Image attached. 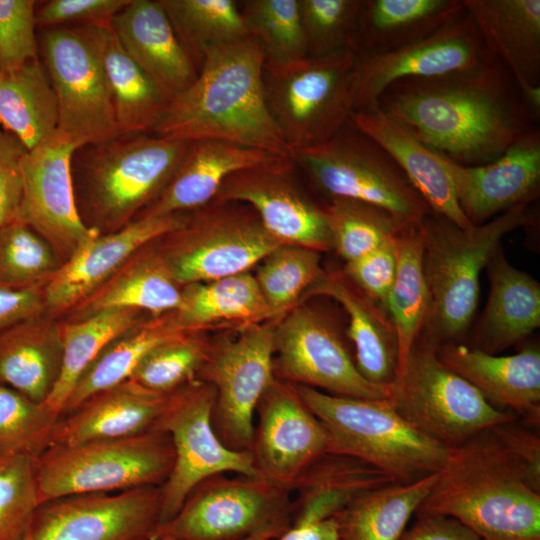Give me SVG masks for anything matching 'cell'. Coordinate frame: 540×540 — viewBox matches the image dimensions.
Segmentation results:
<instances>
[{"label": "cell", "mask_w": 540, "mask_h": 540, "mask_svg": "<svg viewBox=\"0 0 540 540\" xmlns=\"http://www.w3.org/2000/svg\"><path fill=\"white\" fill-rule=\"evenodd\" d=\"M376 106L427 147L466 166L496 160L539 121L498 60L396 81Z\"/></svg>", "instance_id": "6da1fadb"}, {"label": "cell", "mask_w": 540, "mask_h": 540, "mask_svg": "<svg viewBox=\"0 0 540 540\" xmlns=\"http://www.w3.org/2000/svg\"><path fill=\"white\" fill-rule=\"evenodd\" d=\"M264 64L263 50L252 36L208 49L196 79L170 101L152 134L222 141L293 160L268 107Z\"/></svg>", "instance_id": "7a4b0ae2"}, {"label": "cell", "mask_w": 540, "mask_h": 540, "mask_svg": "<svg viewBox=\"0 0 540 540\" xmlns=\"http://www.w3.org/2000/svg\"><path fill=\"white\" fill-rule=\"evenodd\" d=\"M415 515L452 517L481 540H540V494L492 428L449 448Z\"/></svg>", "instance_id": "3957f363"}, {"label": "cell", "mask_w": 540, "mask_h": 540, "mask_svg": "<svg viewBox=\"0 0 540 540\" xmlns=\"http://www.w3.org/2000/svg\"><path fill=\"white\" fill-rule=\"evenodd\" d=\"M190 143L125 133L77 147L71 169L85 224L110 233L137 218L164 190Z\"/></svg>", "instance_id": "277c9868"}, {"label": "cell", "mask_w": 540, "mask_h": 540, "mask_svg": "<svg viewBox=\"0 0 540 540\" xmlns=\"http://www.w3.org/2000/svg\"><path fill=\"white\" fill-rule=\"evenodd\" d=\"M528 206H515L470 231L433 213L421 222L423 271L431 295L422 334L435 344L455 342L466 333L478 305L480 273L506 234L534 224Z\"/></svg>", "instance_id": "5b68a950"}, {"label": "cell", "mask_w": 540, "mask_h": 540, "mask_svg": "<svg viewBox=\"0 0 540 540\" xmlns=\"http://www.w3.org/2000/svg\"><path fill=\"white\" fill-rule=\"evenodd\" d=\"M294 387L326 429L328 451L361 459L397 483L422 479L443 466L449 448L409 425L389 399L342 397Z\"/></svg>", "instance_id": "8992f818"}, {"label": "cell", "mask_w": 540, "mask_h": 540, "mask_svg": "<svg viewBox=\"0 0 540 540\" xmlns=\"http://www.w3.org/2000/svg\"><path fill=\"white\" fill-rule=\"evenodd\" d=\"M174 463L170 435H138L51 445L35 459L40 504L67 495L161 486Z\"/></svg>", "instance_id": "52a82bcc"}, {"label": "cell", "mask_w": 540, "mask_h": 540, "mask_svg": "<svg viewBox=\"0 0 540 540\" xmlns=\"http://www.w3.org/2000/svg\"><path fill=\"white\" fill-rule=\"evenodd\" d=\"M110 26L37 29L39 58L58 108V130L78 147L120 135L105 66Z\"/></svg>", "instance_id": "ba28073f"}, {"label": "cell", "mask_w": 540, "mask_h": 540, "mask_svg": "<svg viewBox=\"0 0 540 540\" xmlns=\"http://www.w3.org/2000/svg\"><path fill=\"white\" fill-rule=\"evenodd\" d=\"M358 65L351 49L264 64L268 107L293 152L327 141L349 124Z\"/></svg>", "instance_id": "9c48e42d"}, {"label": "cell", "mask_w": 540, "mask_h": 540, "mask_svg": "<svg viewBox=\"0 0 540 540\" xmlns=\"http://www.w3.org/2000/svg\"><path fill=\"white\" fill-rule=\"evenodd\" d=\"M291 494L259 475H215L198 484L150 540H277L292 526Z\"/></svg>", "instance_id": "30bf717a"}, {"label": "cell", "mask_w": 540, "mask_h": 540, "mask_svg": "<svg viewBox=\"0 0 540 540\" xmlns=\"http://www.w3.org/2000/svg\"><path fill=\"white\" fill-rule=\"evenodd\" d=\"M436 347L421 334L393 383L389 401L409 425L453 448L484 430L518 419L492 406L472 384L445 366Z\"/></svg>", "instance_id": "8fae6325"}, {"label": "cell", "mask_w": 540, "mask_h": 540, "mask_svg": "<svg viewBox=\"0 0 540 540\" xmlns=\"http://www.w3.org/2000/svg\"><path fill=\"white\" fill-rule=\"evenodd\" d=\"M322 143L294 151L315 186L331 198L379 207L408 225H419L432 213L391 156L349 123Z\"/></svg>", "instance_id": "7c38bea8"}, {"label": "cell", "mask_w": 540, "mask_h": 540, "mask_svg": "<svg viewBox=\"0 0 540 540\" xmlns=\"http://www.w3.org/2000/svg\"><path fill=\"white\" fill-rule=\"evenodd\" d=\"M195 211L182 227L158 239V248L181 286L248 272L282 245L251 208L212 201Z\"/></svg>", "instance_id": "4fadbf2b"}, {"label": "cell", "mask_w": 540, "mask_h": 540, "mask_svg": "<svg viewBox=\"0 0 540 540\" xmlns=\"http://www.w3.org/2000/svg\"><path fill=\"white\" fill-rule=\"evenodd\" d=\"M215 389L195 381L178 390L155 430L167 432L174 448L171 472L161 485L160 524L170 520L189 493L204 480L227 472L258 475L250 451L226 447L212 426Z\"/></svg>", "instance_id": "5bb4252c"}, {"label": "cell", "mask_w": 540, "mask_h": 540, "mask_svg": "<svg viewBox=\"0 0 540 540\" xmlns=\"http://www.w3.org/2000/svg\"><path fill=\"white\" fill-rule=\"evenodd\" d=\"M273 371L276 379L335 396L379 400L389 399L393 392V384L366 380L337 327L306 305L278 318Z\"/></svg>", "instance_id": "9a60e30c"}, {"label": "cell", "mask_w": 540, "mask_h": 540, "mask_svg": "<svg viewBox=\"0 0 540 540\" xmlns=\"http://www.w3.org/2000/svg\"><path fill=\"white\" fill-rule=\"evenodd\" d=\"M278 317L244 328L235 339L212 344L197 377V381L215 389L212 426L229 449H250L256 407L275 379L274 332Z\"/></svg>", "instance_id": "2e32d148"}, {"label": "cell", "mask_w": 540, "mask_h": 540, "mask_svg": "<svg viewBox=\"0 0 540 540\" xmlns=\"http://www.w3.org/2000/svg\"><path fill=\"white\" fill-rule=\"evenodd\" d=\"M161 500V486L55 498L38 506L20 540H150Z\"/></svg>", "instance_id": "e0dca14e"}, {"label": "cell", "mask_w": 540, "mask_h": 540, "mask_svg": "<svg viewBox=\"0 0 540 540\" xmlns=\"http://www.w3.org/2000/svg\"><path fill=\"white\" fill-rule=\"evenodd\" d=\"M77 147L57 129L29 150L22 163L17 219L43 237L63 262L101 234L85 224L76 204L71 161Z\"/></svg>", "instance_id": "ac0fdd59"}, {"label": "cell", "mask_w": 540, "mask_h": 540, "mask_svg": "<svg viewBox=\"0 0 540 540\" xmlns=\"http://www.w3.org/2000/svg\"><path fill=\"white\" fill-rule=\"evenodd\" d=\"M249 451L259 476L292 491L307 466L328 451V434L294 385L275 378L256 407Z\"/></svg>", "instance_id": "d6986e66"}, {"label": "cell", "mask_w": 540, "mask_h": 540, "mask_svg": "<svg viewBox=\"0 0 540 540\" xmlns=\"http://www.w3.org/2000/svg\"><path fill=\"white\" fill-rule=\"evenodd\" d=\"M358 57L354 110L376 106L384 90L396 81L434 77L497 61L467 11L421 40L382 54Z\"/></svg>", "instance_id": "ffe728a7"}, {"label": "cell", "mask_w": 540, "mask_h": 540, "mask_svg": "<svg viewBox=\"0 0 540 540\" xmlns=\"http://www.w3.org/2000/svg\"><path fill=\"white\" fill-rule=\"evenodd\" d=\"M294 161L245 169L230 175L215 199L248 205L264 229L281 244L331 249L327 215L291 181Z\"/></svg>", "instance_id": "44dd1931"}, {"label": "cell", "mask_w": 540, "mask_h": 540, "mask_svg": "<svg viewBox=\"0 0 540 540\" xmlns=\"http://www.w3.org/2000/svg\"><path fill=\"white\" fill-rule=\"evenodd\" d=\"M186 217L183 213L138 217L82 245L45 285L46 314L56 318L70 312L139 249L182 227Z\"/></svg>", "instance_id": "7402d4cb"}, {"label": "cell", "mask_w": 540, "mask_h": 540, "mask_svg": "<svg viewBox=\"0 0 540 540\" xmlns=\"http://www.w3.org/2000/svg\"><path fill=\"white\" fill-rule=\"evenodd\" d=\"M441 157L450 174L459 206L474 226H480L515 206L529 205L538 197V128L487 164L466 166L443 155Z\"/></svg>", "instance_id": "603a6c76"}, {"label": "cell", "mask_w": 540, "mask_h": 540, "mask_svg": "<svg viewBox=\"0 0 540 540\" xmlns=\"http://www.w3.org/2000/svg\"><path fill=\"white\" fill-rule=\"evenodd\" d=\"M440 361L472 384L495 408L527 426H540V350L535 345L507 356L456 342L437 345Z\"/></svg>", "instance_id": "cb8c5ba5"}, {"label": "cell", "mask_w": 540, "mask_h": 540, "mask_svg": "<svg viewBox=\"0 0 540 540\" xmlns=\"http://www.w3.org/2000/svg\"><path fill=\"white\" fill-rule=\"evenodd\" d=\"M490 53L540 118V0H464Z\"/></svg>", "instance_id": "d4e9b609"}, {"label": "cell", "mask_w": 540, "mask_h": 540, "mask_svg": "<svg viewBox=\"0 0 540 540\" xmlns=\"http://www.w3.org/2000/svg\"><path fill=\"white\" fill-rule=\"evenodd\" d=\"M291 160L267 151L222 141H192L164 190L138 217L197 210L215 199L230 175L245 169Z\"/></svg>", "instance_id": "484cf974"}, {"label": "cell", "mask_w": 540, "mask_h": 540, "mask_svg": "<svg viewBox=\"0 0 540 540\" xmlns=\"http://www.w3.org/2000/svg\"><path fill=\"white\" fill-rule=\"evenodd\" d=\"M174 392H153L126 380L94 394L72 412L60 416L52 427L48 446L128 437L153 430Z\"/></svg>", "instance_id": "4316f807"}, {"label": "cell", "mask_w": 540, "mask_h": 540, "mask_svg": "<svg viewBox=\"0 0 540 540\" xmlns=\"http://www.w3.org/2000/svg\"><path fill=\"white\" fill-rule=\"evenodd\" d=\"M349 123L391 156L433 214L466 231L475 227L459 206L450 174L439 153L419 141L378 106L353 110Z\"/></svg>", "instance_id": "83f0119b"}, {"label": "cell", "mask_w": 540, "mask_h": 540, "mask_svg": "<svg viewBox=\"0 0 540 540\" xmlns=\"http://www.w3.org/2000/svg\"><path fill=\"white\" fill-rule=\"evenodd\" d=\"M110 28L124 51L171 100L196 79L198 71L158 0H130Z\"/></svg>", "instance_id": "f1b7e54d"}, {"label": "cell", "mask_w": 540, "mask_h": 540, "mask_svg": "<svg viewBox=\"0 0 540 540\" xmlns=\"http://www.w3.org/2000/svg\"><path fill=\"white\" fill-rule=\"evenodd\" d=\"M485 268L490 292L476 328L473 348L496 355L539 327L540 284L508 262L501 244Z\"/></svg>", "instance_id": "f546056e"}, {"label": "cell", "mask_w": 540, "mask_h": 540, "mask_svg": "<svg viewBox=\"0 0 540 540\" xmlns=\"http://www.w3.org/2000/svg\"><path fill=\"white\" fill-rule=\"evenodd\" d=\"M305 294L329 297L343 307L349 319L347 336L353 345L358 371L372 383L393 384L398 345L387 313L340 272H324Z\"/></svg>", "instance_id": "4dcf8cb0"}, {"label": "cell", "mask_w": 540, "mask_h": 540, "mask_svg": "<svg viewBox=\"0 0 540 540\" xmlns=\"http://www.w3.org/2000/svg\"><path fill=\"white\" fill-rule=\"evenodd\" d=\"M395 481L356 457L326 451L301 473L291 501L292 526H306L334 518L358 496Z\"/></svg>", "instance_id": "1f68e13d"}, {"label": "cell", "mask_w": 540, "mask_h": 540, "mask_svg": "<svg viewBox=\"0 0 540 540\" xmlns=\"http://www.w3.org/2000/svg\"><path fill=\"white\" fill-rule=\"evenodd\" d=\"M154 242V241H153ZM153 242L133 254L101 287L74 307L69 320L112 309L160 316L180 309L182 286Z\"/></svg>", "instance_id": "d6a6232c"}, {"label": "cell", "mask_w": 540, "mask_h": 540, "mask_svg": "<svg viewBox=\"0 0 540 540\" xmlns=\"http://www.w3.org/2000/svg\"><path fill=\"white\" fill-rule=\"evenodd\" d=\"M63 364L61 322L48 314L21 321L0 332V384L44 403Z\"/></svg>", "instance_id": "836d02e7"}, {"label": "cell", "mask_w": 540, "mask_h": 540, "mask_svg": "<svg viewBox=\"0 0 540 540\" xmlns=\"http://www.w3.org/2000/svg\"><path fill=\"white\" fill-rule=\"evenodd\" d=\"M466 12L464 0H363L353 51L389 52L421 40Z\"/></svg>", "instance_id": "e575fe53"}, {"label": "cell", "mask_w": 540, "mask_h": 540, "mask_svg": "<svg viewBox=\"0 0 540 540\" xmlns=\"http://www.w3.org/2000/svg\"><path fill=\"white\" fill-rule=\"evenodd\" d=\"M186 333L189 332L180 327L175 312L139 321L110 341L83 371L60 416L72 412L94 394L128 380L155 347Z\"/></svg>", "instance_id": "d590c367"}, {"label": "cell", "mask_w": 540, "mask_h": 540, "mask_svg": "<svg viewBox=\"0 0 540 540\" xmlns=\"http://www.w3.org/2000/svg\"><path fill=\"white\" fill-rule=\"evenodd\" d=\"M436 476L391 483L358 496L334 517L339 540H398Z\"/></svg>", "instance_id": "8d00e7d4"}, {"label": "cell", "mask_w": 540, "mask_h": 540, "mask_svg": "<svg viewBox=\"0 0 540 540\" xmlns=\"http://www.w3.org/2000/svg\"><path fill=\"white\" fill-rule=\"evenodd\" d=\"M385 310L397 338V378L431 313V295L423 271L420 225L407 227L398 238L397 272Z\"/></svg>", "instance_id": "74e56055"}, {"label": "cell", "mask_w": 540, "mask_h": 540, "mask_svg": "<svg viewBox=\"0 0 540 540\" xmlns=\"http://www.w3.org/2000/svg\"><path fill=\"white\" fill-rule=\"evenodd\" d=\"M0 126L31 150L58 129V108L39 59L0 73Z\"/></svg>", "instance_id": "f35d334b"}, {"label": "cell", "mask_w": 540, "mask_h": 540, "mask_svg": "<svg viewBox=\"0 0 540 540\" xmlns=\"http://www.w3.org/2000/svg\"><path fill=\"white\" fill-rule=\"evenodd\" d=\"M175 317L185 331L199 332L220 323L276 318L253 274L244 272L182 286V304Z\"/></svg>", "instance_id": "ab89813d"}, {"label": "cell", "mask_w": 540, "mask_h": 540, "mask_svg": "<svg viewBox=\"0 0 540 540\" xmlns=\"http://www.w3.org/2000/svg\"><path fill=\"white\" fill-rule=\"evenodd\" d=\"M105 66L119 132L152 133L171 98L124 51L112 30Z\"/></svg>", "instance_id": "60d3db41"}, {"label": "cell", "mask_w": 540, "mask_h": 540, "mask_svg": "<svg viewBox=\"0 0 540 540\" xmlns=\"http://www.w3.org/2000/svg\"><path fill=\"white\" fill-rule=\"evenodd\" d=\"M145 316L146 313L134 309H112L61 323L62 370L53 392L44 402L56 418L60 417L80 375L100 351Z\"/></svg>", "instance_id": "b9f144b4"}, {"label": "cell", "mask_w": 540, "mask_h": 540, "mask_svg": "<svg viewBox=\"0 0 540 540\" xmlns=\"http://www.w3.org/2000/svg\"><path fill=\"white\" fill-rule=\"evenodd\" d=\"M158 1L197 71L208 49L250 36L232 0Z\"/></svg>", "instance_id": "7bdbcfd3"}, {"label": "cell", "mask_w": 540, "mask_h": 540, "mask_svg": "<svg viewBox=\"0 0 540 540\" xmlns=\"http://www.w3.org/2000/svg\"><path fill=\"white\" fill-rule=\"evenodd\" d=\"M331 248L350 262L392 241L409 226L387 211L351 199L331 198L324 207ZM420 225V224H419Z\"/></svg>", "instance_id": "ee69618b"}, {"label": "cell", "mask_w": 540, "mask_h": 540, "mask_svg": "<svg viewBox=\"0 0 540 540\" xmlns=\"http://www.w3.org/2000/svg\"><path fill=\"white\" fill-rule=\"evenodd\" d=\"M240 11L250 36L263 50L265 64H286L309 56L298 0H249Z\"/></svg>", "instance_id": "f6af8a7d"}, {"label": "cell", "mask_w": 540, "mask_h": 540, "mask_svg": "<svg viewBox=\"0 0 540 540\" xmlns=\"http://www.w3.org/2000/svg\"><path fill=\"white\" fill-rule=\"evenodd\" d=\"M324 274L321 252L282 244L258 265L254 276L275 316H280Z\"/></svg>", "instance_id": "bcb514c9"}, {"label": "cell", "mask_w": 540, "mask_h": 540, "mask_svg": "<svg viewBox=\"0 0 540 540\" xmlns=\"http://www.w3.org/2000/svg\"><path fill=\"white\" fill-rule=\"evenodd\" d=\"M63 264L54 248L19 219L0 228V286L47 284Z\"/></svg>", "instance_id": "7dc6e473"}, {"label": "cell", "mask_w": 540, "mask_h": 540, "mask_svg": "<svg viewBox=\"0 0 540 540\" xmlns=\"http://www.w3.org/2000/svg\"><path fill=\"white\" fill-rule=\"evenodd\" d=\"M198 333L189 332L155 347L128 380L158 393H171L197 381L212 348Z\"/></svg>", "instance_id": "c3c4849f"}, {"label": "cell", "mask_w": 540, "mask_h": 540, "mask_svg": "<svg viewBox=\"0 0 540 540\" xmlns=\"http://www.w3.org/2000/svg\"><path fill=\"white\" fill-rule=\"evenodd\" d=\"M56 418L45 406L0 384V456L37 457L47 446Z\"/></svg>", "instance_id": "681fc988"}, {"label": "cell", "mask_w": 540, "mask_h": 540, "mask_svg": "<svg viewBox=\"0 0 540 540\" xmlns=\"http://www.w3.org/2000/svg\"><path fill=\"white\" fill-rule=\"evenodd\" d=\"M309 56L353 50L363 0H298Z\"/></svg>", "instance_id": "f907efd6"}, {"label": "cell", "mask_w": 540, "mask_h": 540, "mask_svg": "<svg viewBox=\"0 0 540 540\" xmlns=\"http://www.w3.org/2000/svg\"><path fill=\"white\" fill-rule=\"evenodd\" d=\"M35 457L0 456V540H20L40 505Z\"/></svg>", "instance_id": "816d5d0a"}, {"label": "cell", "mask_w": 540, "mask_h": 540, "mask_svg": "<svg viewBox=\"0 0 540 540\" xmlns=\"http://www.w3.org/2000/svg\"><path fill=\"white\" fill-rule=\"evenodd\" d=\"M37 3L35 0H0V73L39 59Z\"/></svg>", "instance_id": "f5cc1de1"}, {"label": "cell", "mask_w": 540, "mask_h": 540, "mask_svg": "<svg viewBox=\"0 0 540 540\" xmlns=\"http://www.w3.org/2000/svg\"><path fill=\"white\" fill-rule=\"evenodd\" d=\"M398 238L363 257L346 262L342 272L359 291L385 312L397 272Z\"/></svg>", "instance_id": "db71d44e"}, {"label": "cell", "mask_w": 540, "mask_h": 540, "mask_svg": "<svg viewBox=\"0 0 540 540\" xmlns=\"http://www.w3.org/2000/svg\"><path fill=\"white\" fill-rule=\"evenodd\" d=\"M130 0H50L37 3V29L60 26H110Z\"/></svg>", "instance_id": "11a10c76"}, {"label": "cell", "mask_w": 540, "mask_h": 540, "mask_svg": "<svg viewBox=\"0 0 540 540\" xmlns=\"http://www.w3.org/2000/svg\"><path fill=\"white\" fill-rule=\"evenodd\" d=\"M27 148L0 126V228L17 219L22 198V163Z\"/></svg>", "instance_id": "9f6ffc18"}, {"label": "cell", "mask_w": 540, "mask_h": 540, "mask_svg": "<svg viewBox=\"0 0 540 540\" xmlns=\"http://www.w3.org/2000/svg\"><path fill=\"white\" fill-rule=\"evenodd\" d=\"M520 469L526 484L540 494V437L519 419L492 428Z\"/></svg>", "instance_id": "6f0895ef"}, {"label": "cell", "mask_w": 540, "mask_h": 540, "mask_svg": "<svg viewBox=\"0 0 540 540\" xmlns=\"http://www.w3.org/2000/svg\"><path fill=\"white\" fill-rule=\"evenodd\" d=\"M45 285L22 289L0 286V332L46 313Z\"/></svg>", "instance_id": "680465c9"}, {"label": "cell", "mask_w": 540, "mask_h": 540, "mask_svg": "<svg viewBox=\"0 0 540 540\" xmlns=\"http://www.w3.org/2000/svg\"><path fill=\"white\" fill-rule=\"evenodd\" d=\"M398 540H481L458 520L444 515L416 517Z\"/></svg>", "instance_id": "91938a15"}, {"label": "cell", "mask_w": 540, "mask_h": 540, "mask_svg": "<svg viewBox=\"0 0 540 540\" xmlns=\"http://www.w3.org/2000/svg\"><path fill=\"white\" fill-rule=\"evenodd\" d=\"M245 540H264L260 538H247ZM277 540H331L328 530L319 524L291 527Z\"/></svg>", "instance_id": "94428289"}]
</instances>
